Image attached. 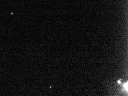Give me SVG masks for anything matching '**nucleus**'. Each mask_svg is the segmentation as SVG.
I'll list each match as a JSON object with an SVG mask.
<instances>
[{
  "label": "nucleus",
  "mask_w": 128,
  "mask_h": 96,
  "mask_svg": "<svg viewBox=\"0 0 128 96\" xmlns=\"http://www.w3.org/2000/svg\"><path fill=\"white\" fill-rule=\"evenodd\" d=\"M118 84H120L121 83V82L120 81H118Z\"/></svg>",
  "instance_id": "nucleus-1"
}]
</instances>
